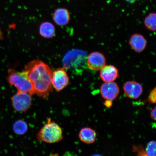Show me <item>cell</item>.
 <instances>
[{
	"mask_svg": "<svg viewBox=\"0 0 156 156\" xmlns=\"http://www.w3.org/2000/svg\"><path fill=\"white\" fill-rule=\"evenodd\" d=\"M39 32L41 36L44 38H52L55 35V29L51 23L46 21L41 24Z\"/></svg>",
	"mask_w": 156,
	"mask_h": 156,
	"instance_id": "obj_14",
	"label": "cell"
},
{
	"mask_svg": "<svg viewBox=\"0 0 156 156\" xmlns=\"http://www.w3.org/2000/svg\"><path fill=\"white\" fill-rule=\"evenodd\" d=\"M100 77L105 83L114 82L119 77L118 69L113 65H106L100 70Z\"/></svg>",
	"mask_w": 156,
	"mask_h": 156,
	"instance_id": "obj_11",
	"label": "cell"
},
{
	"mask_svg": "<svg viewBox=\"0 0 156 156\" xmlns=\"http://www.w3.org/2000/svg\"><path fill=\"white\" fill-rule=\"evenodd\" d=\"M145 152L147 156H156V141H151L148 142Z\"/></svg>",
	"mask_w": 156,
	"mask_h": 156,
	"instance_id": "obj_17",
	"label": "cell"
},
{
	"mask_svg": "<svg viewBox=\"0 0 156 156\" xmlns=\"http://www.w3.org/2000/svg\"><path fill=\"white\" fill-rule=\"evenodd\" d=\"M64 156H77L75 154L71 153V152H67L64 154Z\"/></svg>",
	"mask_w": 156,
	"mask_h": 156,
	"instance_id": "obj_22",
	"label": "cell"
},
{
	"mask_svg": "<svg viewBox=\"0 0 156 156\" xmlns=\"http://www.w3.org/2000/svg\"><path fill=\"white\" fill-rule=\"evenodd\" d=\"M100 91L103 98L112 101L117 98L120 93V89L116 83H105L101 85Z\"/></svg>",
	"mask_w": 156,
	"mask_h": 156,
	"instance_id": "obj_7",
	"label": "cell"
},
{
	"mask_svg": "<svg viewBox=\"0 0 156 156\" xmlns=\"http://www.w3.org/2000/svg\"><path fill=\"white\" fill-rule=\"evenodd\" d=\"M13 129L15 133L17 135H23L28 131V124L24 120L19 119L13 124Z\"/></svg>",
	"mask_w": 156,
	"mask_h": 156,
	"instance_id": "obj_15",
	"label": "cell"
},
{
	"mask_svg": "<svg viewBox=\"0 0 156 156\" xmlns=\"http://www.w3.org/2000/svg\"><path fill=\"white\" fill-rule=\"evenodd\" d=\"M123 90L127 97L133 99L140 97L143 91L142 86L137 82L133 81H127L125 83Z\"/></svg>",
	"mask_w": 156,
	"mask_h": 156,
	"instance_id": "obj_9",
	"label": "cell"
},
{
	"mask_svg": "<svg viewBox=\"0 0 156 156\" xmlns=\"http://www.w3.org/2000/svg\"><path fill=\"white\" fill-rule=\"evenodd\" d=\"M52 17L56 24L59 26H64L69 22V12L67 9L59 8L55 9L52 15Z\"/></svg>",
	"mask_w": 156,
	"mask_h": 156,
	"instance_id": "obj_10",
	"label": "cell"
},
{
	"mask_svg": "<svg viewBox=\"0 0 156 156\" xmlns=\"http://www.w3.org/2000/svg\"><path fill=\"white\" fill-rule=\"evenodd\" d=\"M125 1L128 2V3L132 4L135 3L136 2L139 1V0H125Z\"/></svg>",
	"mask_w": 156,
	"mask_h": 156,
	"instance_id": "obj_23",
	"label": "cell"
},
{
	"mask_svg": "<svg viewBox=\"0 0 156 156\" xmlns=\"http://www.w3.org/2000/svg\"><path fill=\"white\" fill-rule=\"evenodd\" d=\"M37 138L39 141L46 143H57L63 139V130L58 124L49 118L47 123L37 134Z\"/></svg>",
	"mask_w": 156,
	"mask_h": 156,
	"instance_id": "obj_4",
	"label": "cell"
},
{
	"mask_svg": "<svg viewBox=\"0 0 156 156\" xmlns=\"http://www.w3.org/2000/svg\"><path fill=\"white\" fill-rule=\"evenodd\" d=\"M24 71L34 87V94L43 98L48 97L52 88V71L49 67L40 60L27 64Z\"/></svg>",
	"mask_w": 156,
	"mask_h": 156,
	"instance_id": "obj_1",
	"label": "cell"
},
{
	"mask_svg": "<svg viewBox=\"0 0 156 156\" xmlns=\"http://www.w3.org/2000/svg\"><path fill=\"white\" fill-rule=\"evenodd\" d=\"M144 24L149 30L156 31V13H151L144 19Z\"/></svg>",
	"mask_w": 156,
	"mask_h": 156,
	"instance_id": "obj_16",
	"label": "cell"
},
{
	"mask_svg": "<svg viewBox=\"0 0 156 156\" xmlns=\"http://www.w3.org/2000/svg\"><path fill=\"white\" fill-rule=\"evenodd\" d=\"M87 56L86 52L79 49L69 51L64 56L63 60V68L75 73H82L87 67Z\"/></svg>",
	"mask_w": 156,
	"mask_h": 156,
	"instance_id": "obj_2",
	"label": "cell"
},
{
	"mask_svg": "<svg viewBox=\"0 0 156 156\" xmlns=\"http://www.w3.org/2000/svg\"><path fill=\"white\" fill-rule=\"evenodd\" d=\"M3 38V35L2 32L0 29V41L2 40Z\"/></svg>",
	"mask_w": 156,
	"mask_h": 156,
	"instance_id": "obj_24",
	"label": "cell"
},
{
	"mask_svg": "<svg viewBox=\"0 0 156 156\" xmlns=\"http://www.w3.org/2000/svg\"><path fill=\"white\" fill-rule=\"evenodd\" d=\"M129 44L134 51L140 53L145 49L147 42L143 36L140 34H133L129 39Z\"/></svg>",
	"mask_w": 156,
	"mask_h": 156,
	"instance_id": "obj_12",
	"label": "cell"
},
{
	"mask_svg": "<svg viewBox=\"0 0 156 156\" xmlns=\"http://www.w3.org/2000/svg\"><path fill=\"white\" fill-rule=\"evenodd\" d=\"M133 151L137 152L138 156H147L145 151H144L143 147H133Z\"/></svg>",
	"mask_w": 156,
	"mask_h": 156,
	"instance_id": "obj_19",
	"label": "cell"
},
{
	"mask_svg": "<svg viewBox=\"0 0 156 156\" xmlns=\"http://www.w3.org/2000/svg\"><path fill=\"white\" fill-rule=\"evenodd\" d=\"M7 80L10 85L16 88L17 91L28 93L32 95L34 94L32 84L24 70L19 72L13 69H9Z\"/></svg>",
	"mask_w": 156,
	"mask_h": 156,
	"instance_id": "obj_3",
	"label": "cell"
},
{
	"mask_svg": "<svg viewBox=\"0 0 156 156\" xmlns=\"http://www.w3.org/2000/svg\"><path fill=\"white\" fill-rule=\"evenodd\" d=\"M147 101L151 103L156 104V87L150 93Z\"/></svg>",
	"mask_w": 156,
	"mask_h": 156,
	"instance_id": "obj_18",
	"label": "cell"
},
{
	"mask_svg": "<svg viewBox=\"0 0 156 156\" xmlns=\"http://www.w3.org/2000/svg\"><path fill=\"white\" fill-rule=\"evenodd\" d=\"M151 116L152 120L156 121V106L151 111Z\"/></svg>",
	"mask_w": 156,
	"mask_h": 156,
	"instance_id": "obj_20",
	"label": "cell"
},
{
	"mask_svg": "<svg viewBox=\"0 0 156 156\" xmlns=\"http://www.w3.org/2000/svg\"><path fill=\"white\" fill-rule=\"evenodd\" d=\"M91 156H102L98 154H95Z\"/></svg>",
	"mask_w": 156,
	"mask_h": 156,
	"instance_id": "obj_25",
	"label": "cell"
},
{
	"mask_svg": "<svg viewBox=\"0 0 156 156\" xmlns=\"http://www.w3.org/2000/svg\"><path fill=\"white\" fill-rule=\"evenodd\" d=\"M11 99L13 108L19 112H27L32 105V95L28 93L17 91Z\"/></svg>",
	"mask_w": 156,
	"mask_h": 156,
	"instance_id": "obj_5",
	"label": "cell"
},
{
	"mask_svg": "<svg viewBox=\"0 0 156 156\" xmlns=\"http://www.w3.org/2000/svg\"><path fill=\"white\" fill-rule=\"evenodd\" d=\"M87 66L95 71L101 70L106 65V59L103 54L98 52L91 53L87 59Z\"/></svg>",
	"mask_w": 156,
	"mask_h": 156,
	"instance_id": "obj_8",
	"label": "cell"
},
{
	"mask_svg": "<svg viewBox=\"0 0 156 156\" xmlns=\"http://www.w3.org/2000/svg\"><path fill=\"white\" fill-rule=\"evenodd\" d=\"M104 105L105 106L108 108L112 106V101L106 100L105 102Z\"/></svg>",
	"mask_w": 156,
	"mask_h": 156,
	"instance_id": "obj_21",
	"label": "cell"
},
{
	"mask_svg": "<svg viewBox=\"0 0 156 156\" xmlns=\"http://www.w3.org/2000/svg\"><path fill=\"white\" fill-rule=\"evenodd\" d=\"M69 77L64 68H59L52 73V86L58 92L61 91L69 83Z\"/></svg>",
	"mask_w": 156,
	"mask_h": 156,
	"instance_id": "obj_6",
	"label": "cell"
},
{
	"mask_svg": "<svg viewBox=\"0 0 156 156\" xmlns=\"http://www.w3.org/2000/svg\"><path fill=\"white\" fill-rule=\"evenodd\" d=\"M79 137L81 141L83 143L87 144H92L96 140L97 133L94 130L90 128H83L80 130Z\"/></svg>",
	"mask_w": 156,
	"mask_h": 156,
	"instance_id": "obj_13",
	"label": "cell"
}]
</instances>
